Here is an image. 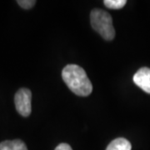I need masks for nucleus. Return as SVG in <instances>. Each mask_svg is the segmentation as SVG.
I'll return each instance as SVG.
<instances>
[{
	"instance_id": "obj_1",
	"label": "nucleus",
	"mask_w": 150,
	"mask_h": 150,
	"mask_svg": "<svg viewBox=\"0 0 150 150\" xmlns=\"http://www.w3.org/2000/svg\"><path fill=\"white\" fill-rule=\"evenodd\" d=\"M62 78L71 91L79 96H88L93 91V85L85 71L80 66L69 64L62 71Z\"/></svg>"
},
{
	"instance_id": "obj_2",
	"label": "nucleus",
	"mask_w": 150,
	"mask_h": 150,
	"mask_svg": "<svg viewBox=\"0 0 150 150\" xmlns=\"http://www.w3.org/2000/svg\"><path fill=\"white\" fill-rule=\"evenodd\" d=\"M92 28L98 33L105 40H112L115 36V30L112 25V18L106 11L94 8L90 13Z\"/></svg>"
},
{
	"instance_id": "obj_3",
	"label": "nucleus",
	"mask_w": 150,
	"mask_h": 150,
	"mask_svg": "<svg viewBox=\"0 0 150 150\" xmlns=\"http://www.w3.org/2000/svg\"><path fill=\"white\" fill-rule=\"evenodd\" d=\"M15 107L18 112L23 117H28L32 111V93L29 89L23 88L15 94Z\"/></svg>"
},
{
	"instance_id": "obj_4",
	"label": "nucleus",
	"mask_w": 150,
	"mask_h": 150,
	"mask_svg": "<svg viewBox=\"0 0 150 150\" xmlns=\"http://www.w3.org/2000/svg\"><path fill=\"white\" fill-rule=\"evenodd\" d=\"M134 82L137 86L148 93H150V69L142 68L134 76Z\"/></svg>"
},
{
	"instance_id": "obj_5",
	"label": "nucleus",
	"mask_w": 150,
	"mask_h": 150,
	"mask_svg": "<svg viewBox=\"0 0 150 150\" xmlns=\"http://www.w3.org/2000/svg\"><path fill=\"white\" fill-rule=\"evenodd\" d=\"M0 150H28V148L20 139L6 140L0 143Z\"/></svg>"
},
{
	"instance_id": "obj_6",
	"label": "nucleus",
	"mask_w": 150,
	"mask_h": 150,
	"mask_svg": "<svg viewBox=\"0 0 150 150\" xmlns=\"http://www.w3.org/2000/svg\"><path fill=\"white\" fill-rule=\"evenodd\" d=\"M131 149L132 146L129 140L123 138H118L108 145L106 150H131Z\"/></svg>"
},
{
	"instance_id": "obj_7",
	"label": "nucleus",
	"mask_w": 150,
	"mask_h": 150,
	"mask_svg": "<svg viewBox=\"0 0 150 150\" xmlns=\"http://www.w3.org/2000/svg\"><path fill=\"white\" fill-rule=\"evenodd\" d=\"M125 0H104L103 4L110 9H120L126 4Z\"/></svg>"
},
{
	"instance_id": "obj_8",
	"label": "nucleus",
	"mask_w": 150,
	"mask_h": 150,
	"mask_svg": "<svg viewBox=\"0 0 150 150\" xmlns=\"http://www.w3.org/2000/svg\"><path fill=\"white\" fill-rule=\"evenodd\" d=\"M18 5L21 6L24 9H30L33 6L35 5L36 1L35 0H18L17 1Z\"/></svg>"
},
{
	"instance_id": "obj_9",
	"label": "nucleus",
	"mask_w": 150,
	"mask_h": 150,
	"mask_svg": "<svg viewBox=\"0 0 150 150\" xmlns=\"http://www.w3.org/2000/svg\"><path fill=\"white\" fill-rule=\"evenodd\" d=\"M55 150H73V149H72L71 146L68 144H59L57 147H56Z\"/></svg>"
}]
</instances>
